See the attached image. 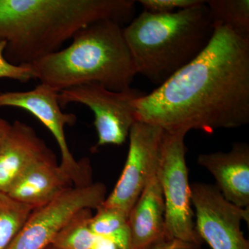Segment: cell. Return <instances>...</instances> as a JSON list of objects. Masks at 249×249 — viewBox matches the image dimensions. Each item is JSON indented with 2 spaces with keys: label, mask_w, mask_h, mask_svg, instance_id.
Segmentation results:
<instances>
[{
  "label": "cell",
  "mask_w": 249,
  "mask_h": 249,
  "mask_svg": "<svg viewBox=\"0 0 249 249\" xmlns=\"http://www.w3.org/2000/svg\"><path fill=\"white\" fill-rule=\"evenodd\" d=\"M56 91L47 85H37L26 91L0 93V107H13L24 109L37 118L49 129L58 143L61 155L60 168L68 175L74 187H84L92 182V170L89 160H75L67 143L65 128L73 125L77 117L72 113H65L58 102Z\"/></svg>",
  "instance_id": "obj_8"
},
{
  "label": "cell",
  "mask_w": 249,
  "mask_h": 249,
  "mask_svg": "<svg viewBox=\"0 0 249 249\" xmlns=\"http://www.w3.org/2000/svg\"><path fill=\"white\" fill-rule=\"evenodd\" d=\"M92 216L89 209L77 213L57 234L52 245L58 249H91L96 237L90 228Z\"/></svg>",
  "instance_id": "obj_17"
},
{
  "label": "cell",
  "mask_w": 249,
  "mask_h": 249,
  "mask_svg": "<svg viewBox=\"0 0 249 249\" xmlns=\"http://www.w3.org/2000/svg\"><path fill=\"white\" fill-rule=\"evenodd\" d=\"M206 5L213 24H222L249 40V0H209Z\"/></svg>",
  "instance_id": "obj_15"
},
{
  "label": "cell",
  "mask_w": 249,
  "mask_h": 249,
  "mask_svg": "<svg viewBox=\"0 0 249 249\" xmlns=\"http://www.w3.org/2000/svg\"><path fill=\"white\" fill-rule=\"evenodd\" d=\"M45 249H58L55 248V247H54L53 246H52V245L48 246V247H47V248H45Z\"/></svg>",
  "instance_id": "obj_24"
},
{
  "label": "cell",
  "mask_w": 249,
  "mask_h": 249,
  "mask_svg": "<svg viewBox=\"0 0 249 249\" xmlns=\"http://www.w3.org/2000/svg\"><path fill=\"white\" fill-rule=\"evenodd\" d=\"M71 187V180L54 159L31 168L7 193L19 202L36 209L49 204Z\"/></svg>",
  "instance_id": "obj_14"
},
{
  "label": "cell",
  "mask_w": 249,
  "mask_h": 249,
  "mask_svg": "<svg viewBox=\"0 0 249 249\" xmlns=\"http://www.w3.org/2000/svg\"><path fill=\"white\" fill-rule=\"evenodd\" d=\"M55 156L29 124H11L0 143V192L7 193L31 168Z\"/></svg>",
  "instance_id": "obj_11"
},
{
  "label": "cell",
  "mask_w": 249,
  "mask_h": 249,
  "mask_svg": "<svg viewBox=\"0 0 249 249\" xmlns=\"http://www.w3.org/2000/svg\"><path fill=\"white\" fill-rule=\"evenodd\" d=\"M188 132L186 129L164 130L161 160L157 175L164 199L168 240H181L201 247L203 241L196 232L191 207L184 142Z\"/></svg>",
  "instance_id": "obj_5"
},
{
  "label": "cell",
  "mask_w": 249,
  "mask_h": 249,
  "mask_svg": "<svg viewBox=\"0 0 249 249\" xmlns=\"http://www.w3.org/2000/svg\"><path fill=\"white\" fill-rule=\"evenodd\" d=\"M90 228L95 235L109 239L120 249H129L130 231L127 217L118 210L101 205L91 217Z\"/></svg>",
  "instance_id": "obj_16"
},
{
  "label": "cell",
  "mask_w": 249,
  "mask_h": 249,
  "mask_svg": "<svg viewBox=\"0 0 249 249\" xmlns=\"http://www.w3.org/2000/svg\"><path fill=\"white\" fill-rule=\"evenodd\" d=\"M202 0H139L144 11L157 14H168L202 4Z\"/></svg>",
  "instance_id": "obj_19"
},
{
  "label": "cell",
  "mask_w": 249,
  "mask_h": 249,
  "mask_svg": "<svg viewBox=\"0 0 249 249\" xmlns=\"http://www.w3.org/2000/svg\"><path fill=\"white\" fill-rule=\"evenodd\" d=\"M123 32L137 74L160 86L207 47L214 24L205 1L171 14L143 11Z\"/></svg>",
  "instance_id": "obj_4"
},
{
  "label": "cell",
  "mask_w": 249,
  "mask_h": 249,
  "mask_svg": "<svg viewBox=\"0 0 249 249\" xmlns=\"http://www.w3.org/2000/svg\"><path fill=\"white\" fill-rule=\"evenodd\" d=\"M200 246L188 243L183 241L173 240L165 242L161 245L159 246L155 249H200Z\"/></svg>",
  "instance_id": "obj_21"
},
{
  "label": "cell",
  "mask_w": 249,
  "mask_h": 249,
  "mask_svg": "<svg viewBox=\"0 0 249 249\" xmlns=\"http://www.w3.org/2000/svg\"><path fill=\"white\" fill-rule=\"evenodd\" d=\"M71 40L66 48L29 65L34 79L57 92L90 83L114 91L131 88L137 73L122 25L99 21L82 29Z\"/></svg>",
  "instance_id": "obj_3"
},
{
  "label": "cell",
  "mask_w": 249,
  "mask_h": 249,
  "mask_svg": "<svg viewBox=\"0 0 249 249\" xmlns=\"http://www.w3.org/2000/svg\"><path fill=\"white\" fill-rule=\"evenodd\" d=\"M104 183L71 187L54 200L34 209L7 249H45L73 216L81 210H97L106 199Z\"/></svg>",
  "instance_id": "obj_9"
},
{
  "label": "cell",
  "mask_w": 249,
  "mask_h": 249,
  "mask_svg": "<svg viewBox=\"0 0 249 249\" xmlns=\"http://www.w3.org/2000/svg\"><path fill=\"white\" fill-rule=\"evenodd\" d=\"M91 249H120L112 241L96 236Z\"/></svg>",
  "instance_id": "obj_22"
},
{
  "label": "cell",
  "mask_w": 249,
  "mask_h": 249,
  "mask_svg": "<svg viewBox=\"0 0 249 249\" xmlns=\"http://www.w3.org/2000/svg\"><path fill=\"white\" fill-rule=\"evenodd\" d=\"M129 249H155L168 242L165 205L158 175L152 178L129 213Z\"/></svg>",
  "instance_id": "obj_13"
},
{
  "label": "cell",
  "mask_w": 249,
  "mask_h": 249,
  "mask_svg": "<svg viewBox=\"0 0 249 249\" xmlns=\"http://www.w3.org/2000/svg\"><path fill=\"white\" fill-rule=\"evenodd\" d=\"M191 204L196 212V228L201 240L212 249H249L241 224H249V209L224 199L215 185H191Z\"/></svg>",
  "instance_id": "obj_10"
},
{
  "label": "cell",
  "mask_w": 249,
  "mask_h": 249,
  "mask_svg": "<svg viewBox=\"0 0 249 249\" xmlns=\"http://www.w3.org/2000/svg\"><path fill=\"white\" fill-rule=\"evenodd\" d=\"M11 124L0 116V143L9 132Z\"/></svg>",
  "instance_id": "obj_23"
},
{
  "label": "cell",
  "mask_w": 249,
  "mask_h": 249,
  "mask_svg": "<svg viewBox=\"0 0 249 249\" xmlns=\"http://www.w3.org/2000/svg\"><path fill=\"white\" fill-rule=\"evenodd\" d=\"M145 94L132 88L114 91L90 83L60 91L58 100L61 107L70 103H80L93 111L98 135L96 149L106 145H121L126 142L137 121L134 102Z\"/></svg>",
  "instance_id": "obj_6"
},
{
  "label": "cell",
  "mask_w": 249,
  "mask_h": 249,
  "mask_svg": "<svg viewBox=\"0 0 249 249\" xmlns=\"http://www.w3.org/2000/svg\"><path fill=\"white\" fill-rule=\"evenodd\" d=\"M163 134V129L154 124L142 121L133 124L124 170L102 206L118 210L128 217L147 185L158 174Z\"/></svg>",
  "instance_id": "obj_7"
},
{
  "label": "cell",
  "mask_w": 249,
  "mask_h": 249,
  "mask_svg": "<svg viewBox=\"0 0 249 249\" xmlns=\"http://www.w3.org/2000/svg\"><path fill=\"white\" fill-rule=\"evenodd\" d=\"M198 164L208 170L226 200L249 209V146L235 142L229 152L201 154Z\"/></svg>",
  "instance_id": "obj_12"
},
{
  "label": "cell",
  "mask_w": 249,
  "mask_h": 249,
  "mask_svg": "<svg viewBox=\"0 0 249 249\" xmlns=\"http://www.w3.org/2000/svg\"><path fill=\"white\" fill-rule=\"evenodd\" d=\"M213 24L212 38L197 57L134 101L137 121L207 134L249 124V40Z\"/></svg>",
  "instance_id": "obj_1"
},
{
  "label": "cell",
  "mask_w": 249,
  "mask_h": 249,
  "mask_svg": "<svg viewBox=\"0 0 249 249\" xmlns=\"http://www.w3.org/2000/svg\"><path fill=\"white\" fill-rule=\"evenodd\" d=\"M6 46V42H0V78H9L21 83H28L34 79V73L29 65H14L5 58Z\"/></svg>",
  "instance_id": "obj_20"
},
{
  "label": "cell",
  "mask_w": 249,
  "mask_h": 249,
  "mask_svg": "<svg viewBox=\"0 0 249 249\" xmlns=\"http://www.w3.org/2000/svg\"><path fill=\"white\" fill-rule=\"evenodd\" d=\"M32 208L0 192V249H7L33 211Z\"/></svg>",
  "instance_id": "obj_18"
},
{
  "label": "cell",
  "mask_w": 249,
  "mask_h": 249,
  "mask_svg": "<svg viewBox=\"0 0 249 249\" xmlns=\"http://www.w3.org/2000/svg\"><path fill=\"white\" fill-rule=\"evenodd\" d=\"M134 0H0V42L4 57L30 65L61 49L67 41L94 22H130Z\"/></svg>",
  "instance_id": "obj_2"
}]
</instances>
